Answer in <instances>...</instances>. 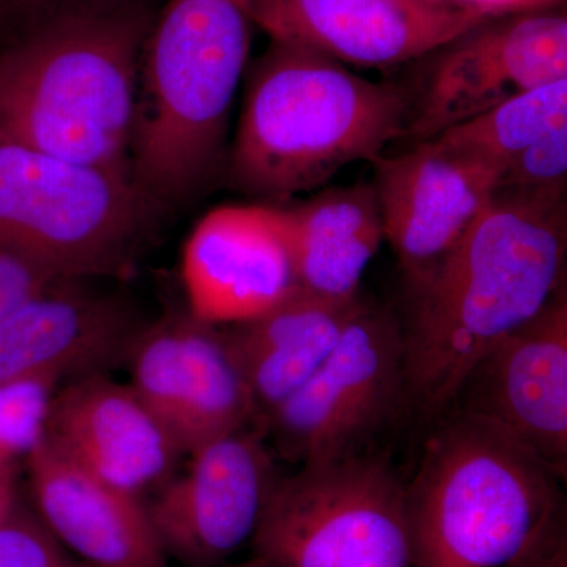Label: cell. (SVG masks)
<instances>
[{
  "label": "cell",
  "instance_id": "cell-1",
  "mask_svg": "<svg viewBox=\"0 0 567 567\" xmlns=\"http://www.w3.org/2000/svg\"><path fill=\"white\" fill-rule=\"evenodd\" d=\"M566 197L494 192L402 323L406 409L435 423L473 365L566 289Z\"/></svg>",
  "mask_w": 567,
  "mask_h": 567
},
{
  "label": "cell",
  "instance_id": "cell-2",
  "mask_svg": "<svg viewBox=\"0 0 567 567\" xmlns=\"http://www.w3.org/2000/svg\"><path fill=\"white\" fill-rule=\"evenodd\" d=\"M409 93L341 62L271 40L249 70L227 182L265 204L322 189L339 171L372 163L404 140Z\"/></svg>",
  "mask_w": 567,
  "mask_h": 567
},
{
  "label": "cell",
  "instance_id": "cell-3",
  "mask_svg": "<svg viewBox=\"0 0 567 567\" xmlns=\"http://www.w3.org/2000/svg\"><path fill=\"white\" fill-rule=\"evenodd\" d=\"M155 18L151 7L18 25L0 50V134L132 178L142 52Z\"/></svg>",
  "mask_w": 567,
  "mask_h": 567
},
{
  "label": "cell",
  "instance_id": "cell-4",
  "mask_svg": "<svg viewBox=\"0 0 567 567\" xmlns=\"http://www.w3.org/2000/svg\"><path fill=\"white\" fill-rule=\"evenodd\" d=\"M252 24L249 0H167L156 13L142 52L132 178L162 213L224 175Z\"/></svg>",
  "mask_w": 567,
  "mask_h": 567
},
{
  "label": "cell",
  "instance_id": "cell-5",
  "mask_svg": "<svg viewBox=\"0 0 567 567\" xmlns=\"http://www.w3.org/2000/svg\"><path fill=\"white\" fill-rule=\"evenodd\" d=\"M561 480L487 417L450 410L404 484L413 567H502L565 502Z\"/></svg>",
  "mask_w": 567,
  "mask_h": 567
},
{
  "label": "cell",
  "instance_id": "cell-6",
  "mask_svg": "<svg viewBox=\"0 0 567 567\" xmlns=\"http://www.w3.org/2000/svg\"><path fill=\"white\" fill-rule=\"evenodd\" d=\"M132 178L0 134V245L62 278H121L155 226Z\"/></svg>",
  "mask_w": 567,
  "mask_h": 567
},
{
  "label": "cell",
  "instance_id": "cell-7",
  "mask_svg": "<svg viewBox=\"0 0 567 567\" xmlns=\"http://www.w3.org/2000/svg\"><path fill=\"white\" fill-rule=\"evenodd\" d=\"M275 567H413L404 483L371 454L276 480L251 539Z\"/></svg>",
  "mask_w": 567,
  "mask_h": 567
},
{
  "label": "cell",
  "instance_id": "cell-8",
  "mask_svg": "<svg viewBox=\"0 0 567 567\" xmlns=\"http://www.w3.org/2000/svg\"><path fill=\"white\" fill-rule=\"evenodd\" d=\"M402 409V322L360 297L333 352L267 417L262 434L292 464L334 461L363 453Z\"/></svg>",
  "mask_w": 567,
  "mask_h": 567
},
{
  "label": "cell",
  "instance_id": "cell-9",
  "mask_svg": "<svg viewBox=\"0 0 567 567\" xmlns=\"http://www.w3.org/2000/svg\"><path fill=\"white\" fill-rule=\"evenodd\" d=\"M409 93L404 141H431L499 104L567 78V18L548 10L487 18L431 52Z\"/></svg>",
  "mask_w": 567,
  "mask_h": 567
},
{
  "label": "cell",
  "instance_id": "cell-10",
  "mask_svg": "<svg viewBox=\"0 0 567 567\" xmlns=\"http://www.w3.org/2000/svg\"><path fill=\"white\" fill-rule=\"evenodd\" d=\"M125 364L133 390L183 456L252 425V401L226 327L193 315L145 322Z\"/></svg>",
  "mask_w": 567,
  "mask_h": 567
},
{
  "label": "cell",
  "instance_id": "cell-11",
  "mask_svg": "<svg viewBox=\"0 0 567 567\" xmlns=\"http://www.w3.org/2000/svg\"><path fill=\"white\" fill-rule=\"evenodd\" d=\"M259 429L246 425L188 454L147 507L166 557L219 567L252 539L279 475Z\"/></svg>",
  "mask_w": 567,
  "mask_h": 567
},
{
  "label": "cell",
  "instance_id": "cell-12",
  "mask_svg": "<svg viewBox=\"0 0 567 567\" xmlns=\"http://www.w3.org/2000/svg\"><path fill=\"white\" fill-rule=\"evenodd\" d=\"M249 7L271 40L360 69L420 61L487 20L472 7L439 0H249Z\"/></svg>",
  "mask_w": 567,
  "mask_h": 567
},
{
  "label": "cell",
  "instance_id": "cell-13",
  "mask_svg": "<svg viewBox=\"0 0 567 567\" xmlns=\"http://www.w3.org/2000/svg\"><path fill=\"white\" fill-rule=\"evenodd\" d=\"M188 312L216 327L267 315L301 289L281 205H224L194 227L182 254Z\"/></svg>",
  "mask_w": 567,
  "mask_h": 567
},
{
  "label": "cell",
  "instance_id": "cell-14",
  "mask_svg": "<svg viewBox=\"0 0 567 567\" xmlns=\"http://www.w3.org/2000/svg\"><path fill=\"white\" fill-rule=\"evenodd\" d=\"M453 409L502 425L566 480V289L476 361Z\"/></svg>",
  "mask_w": 567,
  "mask_h": 567
},
{
  "label": "cell",
  "instance_id": "cell-15",
  "mask_svg": "<svg viewBox=\"0 0 567 567\" xmlns=\"http://www.w3.org/2000/svg\"><path fill=\"white\" fill-rule=\"evenodd\" d=\"M374 164L383 235L409 292L423 286L494 196L496 177L436 140Z\"/></svg>",
  "mask_w": 567,
  "mask_h": 567
},
{
  "label": "cell",
  "instance_id": "cell-16",
  "mask_svg": "<svg viewBox=\"0 0 567 567\" xmlns=\"http://www.w3.org/2000/svg\"><path fill=\"white\" fill-rule=\"evenodd\" d=\"M47 442L74 465L140 498L162 487L183 456L132 385L106 372L76 377L58 391Z\"/></svg>",
  "mask_w": 567,
  "mask_h": 567
},
{
  "label": "cell",
  "instance_id": "cell-17",
  "mask_svg": "<svg viewBox=\"0 0 567 567\" xmlns=\"http://www.w3.org/2000/svg\"><path fill=\"white\" fill-rule=\"evenodd\" d=\"M69 281L0 320V382L28 375L61 379L125 364L144 327L130 300Z\"/></svg>",
  "mask_w": 567,
  "mask_h": 567
},
{
  "label": "cell",
  "instance_id": "cell-18",
  "mask_svg": "<svg viewBox=\"0 0 567 567\" xmlns=\"http://www.w3.org/2000/svg\"><path fill=\"white\" fill-rule=\"evenodd\" d=\"M37 516L92 567H167L140 496L91 475L47 442L25 458Z\"/></svg>",
  "mask_w": 567,
  "mask_h": 567
},
{
  "label": "cell",
  "instance_id": "cell-19",
  "mask_svg": "<svg viewBox=\"0 0 567 567\" xmlns=\"http://www.w3.org/2000/svg\"><path fill=\"white\" fill-rule=\"evenodd\" d=\"M358 298L334 303L300 289L267 315L226 327L251 394L252 427L262 432L267 417L319 371Z\"/></svg>",
  "mask_w": 567,
  "mask_h": 567
},
{
  "label": "cell",
  "instance_id": "cell-20",
  "mask_svg": "<svg viewBox=\"0 0 567 567\" xmlns=\"http://www.w3.org/2000/svg\"><path fill=\"white\" fill-rule=\"evenodd\" d=\"M281 208L301 290L334 303L357 300L385 240L374 185L330 186Z\"/></svg>",
  "mask_w": 567,
  "mask_h": 567
},
{
  "label": "cell",
  "instance_id": "cell-21",
  "mask_svg": "<svg viewBox=\"0 0 567 567\" xmlns=\"http://www.w3.org/2000/svg\"><path fill=\"white\" fill-rule=\"evenodd\" d=\"M567 125V78L522 93L434 140L498 177L514 156Z\"/></svg>",
  "mask_w": 567,
  "mask_h": 567
},
{
  "label": "cell",
  "instance_id": "cell-22",
  "mask_svg": "<svg viewBox=\"0 0 567 567\" xmlns=\"http://www.w3.org/2000/svg\"><path fill=\"white\" fill-rule=\"evenodd\" d=\"M61 377L28 375L0 382V470H14L47 439Z\"/></svg>",
  "mask_w": 567,
  "mask_h": 567
},
{
  "label": "cell",
  "instance_id": "cell-23",
  "mask_svg": "<svg viewBox=\"0 0 567 567\" xmlns=\"http://www.w3.org/2000/svg\"><path fill=\"white\" fill-rule=\"evenodd\" d=\"M567 125L558 126L514 156L496 177L495 192L566 197Z\"/></svg>",
  "mask_w": 567,
  "mask_h": 567
},
{
  "label": "cell",
  "instance_id": "cell-24",
  "mask_svg": "<svg viewBox=\"0 0 567 567\" xmlns=\"http://www.w3.org/2000/svg\"><path fill=\"white\" fill-rule=\"evenodd\" d=\"M0 567H71L37 514L18 505L0 524Z\"/></svg>",
  "mask_w": 567,
  "mask_h": 567
},
{
  "label": "cell",
  "instance_id": "cell-25",
  "mask_svg": "<svg viewBox=\"0 0 567 567\" xmlns=\"http://www.w3.org/2000/svg\"><path fill=\"white\" fill-rule=\"evenodd\" d=\"M76 279L62 278L31 257L0 245V320L25 301Z\"/></svg>",
  "mask_w": 567,
  "mask_h": 567
},
{
  "label": "cell",
  "instance_id": "cell-26",
  "mask_svg": "<svg viewBox=\"0 0 567 567\" xmlns=\"http://www.w3.org/2000/svg\"><path fill=\"white\" fill-rule=\"evenodd\" d=\"M502 567H567V507L559 503L524 548Z\"/></svg>",
  "mask_w": 567,
  "mask_h": 567
},
{
  "label": "cell",
  "instance_id": "cell-27",
  "mask_svg": "<svg viewBox=\"0 0 567 567\" xmlns=\"http://www.w3.org/2000/svg\"><path fill=\"white\" fill-rule=\"evenodd\" d=\"M151 7L152 0H0V13L17 18L18 25L73 11H125Z\"/></svg>",
  "mask_w": 567,
  "mask_h": 567
},
{
  "label": "cell",
  "instance_id": "cell-28",
  "mask_svg": "<svg viewBox=\"0 0 567 567\" xmlns=\"http://www.w3.org/2000/svg\"><path fill=\"white\" fill-rule=\"evenodd\" d=\"M555 0H462L487 18L505 17V14L524 13V11L543 10Z\"/></svg>",
  "mask_w": 567,
  "mask_h": 567
},
{
  "label": "cell",
  "instance_id": "cell-29",
  "mask_svg": "<svg viewBox=\"0 0 567 567\" xmlns=\"http://www.w3.org/2000/svg\"><path fill=\"white\" fill-rule=\"evenodd\" d=\"M17 486H14V470H0V524L17 509Z\"/></svg>",
  "mask_w": 567,
  "mask_h": 567
},
{
  "label": "cell",
  "instance_id": "cell-30",
  "mask_svg": "<svg viewBox=\"0 0 567 567\" xmlns=\"http://www.w3.org/2000/svg\"><path fill=\"white\" fill-rule=\"evenodd\" d=\"M230 567H275L271 565V563H268L267 559L257 557V555H254L251 559H248V561L240 563V565H235Z\"/></svg>",
  "mask_w": 567,
  "mask_h": 567
},
{
  "label": "cell",
  "instance_id": "cell-31",
  "mask_svg": "<svg viewBox=\"0 0 567 567\" xmlns=\"http://www.w3.org/2000/svg\"><path fill=\"white\" fill-rule=\"evenodd\" d=\"M439 2H453V3H461V6H464V3H462V0H439Z\"/></svg>",
  "mask_w": 567,
  "mask_h": 567
},
{
  "label": "cell",
  "instance_id": "cell-32",
  "mask_svg": "<svg viewBox=\"0 0 567 567\" xmlns=\"http://www.w3.org/2000/svg\"><path fill=\"white\" fill-rule=\"evenodd\" d=\"M71 567H74V566H71Z\"/></svg>",
  "mask_w": 567,
  "mask_h": 567
}]
</instances>
